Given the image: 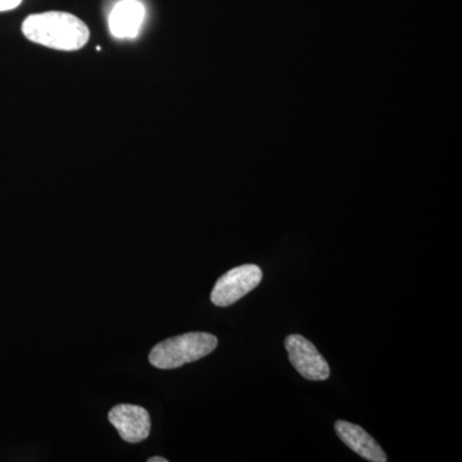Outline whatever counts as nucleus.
Wrapping results in <instances>:
<instances>
[{"mask_svg":"<svg viewBox=\"0 0 462 462\" xmlns=\"http://www.w3.org/2000/svg\"><path fill=\"white\" fill-rule=\"evenodd\" d=\"M23 0H0V12L11 11L17 8Z\"/></svg>","mask_w":462,"mask_h":462,"instance_id":"6e6552de","label":"nucleus"},{"mask_svg":"<svg viewBox=\"0 0 462 462\" xmlns=\"http://www.w3.org/2000/svg\"><path fill=\"white\" fill-rule=\"evenodd\" d=\"M263 273L257 264H243L221 276L211 293V300L218 307H227L247 296L263 282Z\"/></svg>","mask_w":462,"mask_h":462,"instance_id":"7ed1b4c3","label":"nucleus"},{"mask_svg":"<svg viewBox=\"0 0 462 462\" xmlns=\"http://www.w3.org/2000/svg\"><path fill=\"white\" fill-rule=\"evenodd\" d=\"M145 8L138 0H121L109 14V30L118 39L135 38L143 25Z\"/></svg>","mask_w":462,"mask_h":462,"instance_id":"0eeeda50","label":"nucleus"},{"mask_svg":"<svg viewBox=\"0 0 462 462\" xmlns=\"http://www.w3.org/2000/svg\"><path fill=\"white\" fill-rule=\"evenodd\" d=\"M23 32L30 42L67 51L81 50L90 36L84 21L67 12L32 14L23 21Z\"/></svg>","mask_w":462,"mask_h":462,"instance_id":"f257e3e1","label":"nucleus"},{"mask_svg":"<svg viewBox=\"0 0 462 462\" xmlns=\"http://www.w3.org/2000/svg\"><path fill=\"white\" fill-rule=\"evenodd\" d=\"M289 360L300 375L312 382H322L330 376V367L314 343L300 334H291L285 339Z\"/></svg>","mask_w":462,"mask_h":462,"instance_id":"20e7f679","label":"nucleus"},{"mask_svg":"<svg viewBox=\"0 0 462 462\" xmlns=\"http://www.w3.org/2000/svg\"><path fill=\"white\" fill-rule=\"evenodd\" d=\"M218 340L209 333H185L158 343L149 355V361L158 369H178L182 365L196 363L211 354Z\"/></svg>","mask_w":462,"mask_h":462,"instance_id":"f03ea898","label":"nucleus"},{"mask_svg":"<svg viewBox=\"0 0 462 462\" xmlns=\"http://www.w3.org/2000/svg\"><path fill=\"white\" fill-rule=\"evenodd\" d=\"M108 420L121 438L129 443L147 439L151 431V418L147 410L135 404H117L109 411Z\"/></svg>","mask_w":462,"mask_h":462,"instance_id":"39448f33","label":"nucleus"},{"mask_svg":"<svg viewBox=\"0 0 462 462\" xmlns=\"http://www.w3.org/2000/svg\"><path fill=\"white\" fill-rule=\"evenodd\" d=\"M148 462H169L165 457H160V456H156V457L149 458Z\"/></svg>","mask_w":462,"mask_h":462,"instance_id":"1a4fd4ad","label":"nucleus"},{"mask_svg":"<svg viewBox=\"0 0 462 462\" xmlns=\"http://www.w3.org/2000/svg\"><path fill=\"white\" fill-rule=\"evenodd\" d=\"M336 431L346 446L360 455L365 460L387 462L388 457L379 443L366 430L352 422L339 420L336 422Z\"/></svg>","mask_w":462,"mask_h":462,"instance_id":"423d86ee","label":"nucleus"}]
</instances>
